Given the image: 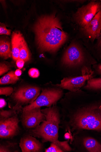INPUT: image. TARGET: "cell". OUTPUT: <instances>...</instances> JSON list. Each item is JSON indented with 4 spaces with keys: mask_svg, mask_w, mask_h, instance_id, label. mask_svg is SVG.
Instances as JSON below:
<instances>
[{
    "mask_svg": "<svg viewBox=\"0 0 101 152\" xmlns=\"http://www.w3.org/2000/svg\"><path fill=\"white\" fill-rule=\"evenodd\" d=\"M34 29L38 47L43 51L55 52L68 37L59 19L54 15L39 18Z\"/></svg>",
    "mask_w": 101,
    "mask_h": 152,
    "instance_id": "cell-1",
    "label": "cell"
},
{
    "mask_svg": "<svg viewBox=\"0 0 101 152\" xmlns=\"http://www.w3.org/2000/svg\"><path fill=\"white\" fill-rule=\"evenodd\" d=\"M46 117L45 120L39 126L30 132L34 137L41 138L43 142H50L59 146L64 152L72 149L68 141L58 140L59 125L60 116L58 109L55 106L41 110Z\"/></svg>",
    "mask_w": 101,
    "mask_h": 152,
    "instance_id": "cell-2",
    "label": "cell"
},
{
    "mask_svg": "<svg viewBox=\"0 0 101 152\" xmlns=\"http://www.w3.org/2000/svg\"><path fill=\"white\" fill-rule=\"evenodd\" d=\"M74 122L79 129L101 132V100L86 108L76 117Z\"/></svg>",
    "mask_w": 101,
    "mask_h": 152,
    "instance_id": "cell-3",
    "label": "cell"
},
{
    "mask_svg": "<svg viewBox=\"0 0 101 152\" xmlns=\"http://www.w3.org/2000/svg\"><path fill=\"white\" fill-rule=\"evenodd\" d=\"M63 94V92L61 88L43 89L41 94L33 103L23 109V112L42 106L50 107L55 104L62 98Z\"/></svg>",
    "mask_w": 101,
    "mask_h": 152,
    "instance_id": "cell-4",
    "label": "cell"
},
{
    "mask_svg": "<svg viewBox=\"0 0 101 152\" xmlns=\"http://www.w3.org/2000/svg\"><path fill=\"white\" fill-rule=\"evenodd\" d=\"M82 75L64 78L61 84L56 85L61 88L68 90L72 92L78 91L85 82L93 78L94 72L91 68L86 67Z\"/></svg>",
    "mask_w": 101,
    "mask_h": 152,
    "instance_id": "cell-5",
    "label": "cell"
},
{
    "mask_svg": "<svg viewBox=\"0 0 101 152\" xmlns=\"http://www.w3.org/2000/svg\"><path fill=\"white\" fill-rule=\"evenodd\" d=\"M100 10L101 1H92L79 8L75 15V18L77 23L84 28Z\"/></svg>",
    "mask_w": 101,
    "mask_h": 152,
    "instance_id": "cell-6",
    "label": "cell"
},
{
    "mask_svg": "<svg viewBox=\"0 0 101 152\" xmlns=\"http://www.w3.org/2000/svg\"><path fill=\"white\" fill-rule=\"evenodd\" d=\"M41 89L34 86H25L19 88L12 95L16 104L22 106L33 103L40 95Z\"/></svg>",
    "mask_w": 101,
    "mask_h": 152,
    "instance_id": "cell-7",
    "label": "cell"
},
{
    "mask_svg": "<svg viewBox=\"0 0 101 152\" xmlns=\"http://www.w3.org/2000/svg\"><path fill=\"white\" fill-rule=\"evenodd\" d=\"M23 125L26 129L36 128L40 125L41 122L46 119L44 114L41 111V107H36L23 112L21 115Z\"/></svg>",
    "mask_w": 101,
    "mask_h": 152,
    "instance_id": "cell-8",
    "label": "cell"
},
{
    "mask_svg": "<svg viewBox=\"0 0 101 152\" xmlns=\"http://www.w3.org/2000/svg\"><path fill=\"white\" fill-rule=\"evenodd\" d=\"M17 115L11 118L0 120V137L11 139L20 132Z\"/></svg>",
    "mask_w": 101,
    "mask_h": 152,
    "instance_id": "cell-9",
    "label": "cell"
},
{
    "mask_svg": "<svg viewBox=\"0 0 101 152\" xmlns=\"http://www.w3.org/2000/svg\"><path fill=\"white\" fill-rule=\"evenodd\" d=\"M83 55L80 48L77 45L71 44L66 50L63 55V64L69 67L78 66L83 61Z\"/></svg>",
    "mask_w": 101,
    "mask_h": 152,
    "instance_id": "cell-10",
    "label": "cell"
},
{
    "mask_svg": "<svg viewBox=\"0 0 101 152\" xmlns=\"http://www.w3.org/2000/svg\"><path fill=\"white\" fill-rule=\"evenodd\" d=\"M83 30L85 34L92 42L95 39L100 38L101 35V10L97 13Z\"/></svg>",
    "mask_w": 101,
    "mask_h": 152,
    "instance_id": "cell-11",
    "label": "cell"
},
{
    "mask_svg": "<svg viewBox=\"0 0 101 152\" xmlns=\"http://www.w3.org/2000/svg\"><path fill=\"white\" fill-rule=\"evenodd\" d=\"M20 146L23 152H42L43 149L41 143L30 135H26L21 138Z\"/></svg>",
    "mask_w": 101,
    "mask_h": 152,
    "instance_id": "cell-12",
    "label": "cell"
},
{
    "mask_svg": "<svg viewBox=\"0 0 101 152\" xmlns=\"http://www.w3.org/2000/svg\"><path fill=\"white\" fill-rule=\"evenodd\" d=\"M24 39L20 32L13 34L12 38V56L13 59L16 61L19 58V53Z\"/></svg>",
    "mask_w": 101,
    "mask_h": 152,
    "instance_id": "cell-13",
    "label": "cell"
},
{
    "mask_svg": "<svg viewBox=\"0 0 101 152\" xmlns=\"http://www.w3.org/2000/svg\"><path fill=\"white\" fill-rule=\"evenodd\" d=\"M84 145L90 152H101V144L94 138L87 137L84 138Z\"/></svg>",
    "mask_w": 101,
    "mask_h": 152,
    "instance_id": "cell-14",
    "label": "cell"
},
{
    "mask_svg": "<svg viewBox=\"0 0 101 152\" xmlns=\"http://www.w3.org/2000/svg\"><path fill=\"white\" fill-rule=\"evenodd\" d=\"M12 50L10 45L8 41L1 39L0 41V55L4 59H7L11 57Z\"/></svg>",
    "mask_w": 101,
    "mask_h": 152,
    "instance_id": "cell-15",
    "label": "cell"
},
{
    "mask_svg": "<svg viewBox=\"0 0 101 152\" xmlns=\"http://www.w3.org/2000/svg\"><path fill=\"white\" fill-rule=\"evenodd\" d=\"M22 108V106L17 104L9 110H1L0 112V120H3L11 118L17 115V113Z\"/></svg>",
    "mask_w": 101,
    "mask_h": 152,
    "instance_id": "cell-16",
    "label": "cell"
},
{
    "mask_svg": "<svg viewBox=\"0 0 101 152\" xmlns=\"http://www.w3.org/2000/svg\"><path fill=\"white\" fill-rule=\"evenodd\" d=\"M84 88L93 91H101V77L93 78L89 80Z\"/></svg>",
    "mask_w": 101,
    "mask_h": 152,
    "instance_id": "cell-17",
    "label": "cell"
},
{
    "mask_svg": "<svg viewBox=\"0 0 101 152\" xmlns=\"http://www.w3.org/2000/svg\"><path fill=\"white\" fill-rule=\"evenodd\" d=\"M19 80L18 77L15 75V72L12 71L1 78L0 84L1 85L14 84Z\"/></svg>",
    "mask_w": 101,
    "mask_h": 152,
    "instance_id": "cell-18",
    "label": "cell"
},
{
    "mask_svg": "<svg viewBox=\"0 0 101 152\" xmlns=\"http://www.w3.org/2000/svg\"><path fill=\"white\" fill-rule=\"evenodd\" d=\"M31 55L27 45L24 39L19 53V58L27 62L30 59Z\"/></svg>",
    "mask_w": 101,
    "mask_h": 152,
    "instance_id": "cell-19",
    "label": "cell"
},
{
    "mask_svg": "<svg viewBox=\"0 0 101 152\" xmlns=\"http://www.w3.org/2000/svg\"><path fill=\"white\" fill-rule=\"evenodd\" d=\"M16 144L15 143L8 142L2 144H1L0 146V152H12L13 150L12 149H13Z\"/></svg>",
    "mask_w": 101,
    "mask_h": 152,
    "instance_id": "cell-20",
    "label": "cell"
},
{
    "mask_svg": "<svg viewBox=\"0 0 101 152\" xmlns=\"http://www.w3.org/2000/svg\"><path fill=\"white\" fill-rule=\"evenodd\" d=\"M13 88L11 87H1L0 88V94L6 96L10 95L13 92Z\"/></svg>",
    "mask_w": 101,
    "mask_h": 152,
    "instance_id": "cell-21",
    "label": "cell"
},
{
    "mask_svg": "<svg viewBox=\"0 0 101 152\" xmlns=\"http://www.w3.org/2000/svg\"><path fill=\"white\" fill-rule=\"evenodd\" d=\"M46 152H64L59 146L52 143L50 146L45 150Z\"/></svg>",
    "mask_w": 101,
    "mask_h": 152,
    "instance_id": "cell-22",
    "label": "cell"
},
{
    "mask_svg": "<svg viewBox=\"0 0 101 152\" xmlns=\"http://www.w3.org/2000/svg\"><path fill=\"white\" fill-rule=\"evenodd\" d=\"M28 74L30 77L33 78H37L40 75L39 70L37 68H31L28 71Z\"/></svg>",
    "mask_w": 101,
    "mask_h": 152,
    "instance_id": "cell-23",
    "label": "cell"
},
{
    "mask_svg": "<svg viewBox=\"0 0 101 152\" xmlns=\"http://www.w3.org/2000/svg\"><path fill=\"white\" fill-rule=\"evenodd\" d=\"M10 70L9 66L4 63H1L0 64V75L1 76Z\"/></svg>",
    "mask_w": 101,
    "mask_h": 152,
    "instance_id": "cell-24",
    "label": "cell"
},
{
    "mask_svg": "<svg viewBox=\"0 0 101 152\" xmlns=\"http://www.w3.org/2000/svg\"><path fill=\"white\" fill-rule=\"evenodd\" d=\"M93 68L96 74L101 75V61L98 64H94Z\"/></svg>",
    "mask_w": 101,
    "mask_h": 152,
    "instance_id": "cell-25",
    "label": "cell"
},
{
    "mask_svg": "<svg viewBox=\"0 0 101 152\" xmlns=\"http://www.w3.org/2000/svg\"><path fill=\"white\" fill-rule=\"evenodd\" d=\"M11 31L7 29L5 26H1L0 27V34H5L9 35L11 34Z\"/></svg>",
    "mask_w": 101,
    "mask_h": 152,
    "instance_id": "cell-26",
    "label": "cell"
},
{
    "mask_svg": "<svg viewBox=\"0 0 101 152\" xmlns=\"http://www.w3.org/2000/svg\"><path fill=\"white\" fill-rule=\"evenodd\" d=\"M25 62L23 60L19 58L16 61L17 66L19 69H21L23 67Z\"/></svg>",
    "mask_w": 101,
    "mask_h": 152,
    "instance_id": "cell-27",
    "label": "cell"
},
{
    "mask_svg": "<svg viewBox=\"0 0 101 152\" xmlns=\"http://www.w3.org/2000/svg\"><path fill=\"white\" fill-rule=\"evenodd\" d=\"M7 105V103L6 102L5 100L3 99H1V109H2L4 107H5Z\"/></svg>",
    "mask_w": 101,
    "mask_h": 152,
    "instance_id": "cell-28",
    "label": "cell"
},
{
    "mask_svg": "<svg viewBox=\"0 0 101 152\" xmlns=\"http://www.w3.org/2000/svg\"><path fill=\"white\" fill-rule=\"evenodd\" d=\"M22 71L20 69H18L15 72V75L17 77L20 76L22 75Z\"/></svg>",
    "mask_w": 101,
    "mask_h": 152,
    "instance_id": "cell-29",
    "label": "cell"
},
{
    "mask_svg": "<svg viewBox=\"0 0 101 152\" xmlns=\"http://www.w3.org/2000/svg\"><path fill=\"white\" fill-rule=\"evenodd\" d=\"M97 47L98 48H101V37L99 40V41L98 42L97 45Z\"/></svg>",
    "mask_w": 101,
    "mask_h": 152,
    "instance_id": "cell-30",
    "label": "cell"
},
{
    "mask_svg": "<svg viewBox=\"0 0 101 152\" xmlns=\"http://www.w3.org/2000/svg\"><path fill=\"white\" fill-rule=\"evenodd\" d=\"M65 136L66 139H69L70 138V135L68 133H67L66 134H65Z\"/></svg>",
    "mask_w": 101,
    "mask_h": 152,
    "instance_id": "cell-31",
    "label": "cell"
}]
</instances>
